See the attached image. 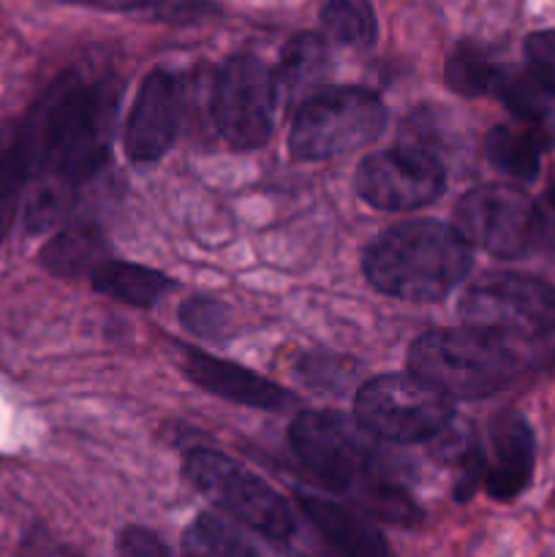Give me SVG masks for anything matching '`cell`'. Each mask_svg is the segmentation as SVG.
<instances>
[{"mask_svg": "<svg viewBox=\"0 0 555 557\" xmlns=\"http://www.w3.org/2000/svg\"><path fill=\"white\" fill-rule=\"evenodd\" d=\"M294 455L321 484L346 495L368 515L392 525L422 522V509L392 479L375 435L332 411H303L288 430Z\"/></svg>", "mask_w": 555, "mask_h": 557, "instance_id": "cell-1", "label": "cell"}, {"mask_svg": "<svg viewBox=\"0 0 555 557\" xmlns=\"http://www.w3.org/2000/svg\"><path fill=\"white\" fill-rule=\"evenodd\" d=\"M370 286L408 302H439L471 270V243L439 221H406L381 232L362 259Z\"/></svg>", "mask_w": 555, "mask_h": 557, "instance_id": "cell-2", "label": "cell"}, {"mask_svg": "<svg viewBox=\"0 0 555 557\" xmlns=\"http://www.w3.org/2000/svg\"><path fill=\"white\" fill-rule=\"evenodd\" d=\"M114 96L107 85H63L33 120L38 169L60 183L92 177L109 158Z\"/></svg>", "mask_w": 555, "mask_h": 557, "instance_id": "cell-3", "label": "cell"}, {"mask_svg": "<svg viewBox=\"0 0 555 557\" xmlns=\"http://www.w3.org/2000/svg\"><path fill=\"white\" fill-rule=\"evenodd\" d=\"M411 373L433 384L446 397L482 400L506 389L520 373V359L509 341L490 332L430 330L408 351Z\"/></svg>", "mask_w": 555, "mask_h": 557, "instance_id": "cell-4", "label": "cell"}, {"mask_svg": "<svg viewBox=\"0 0 555 557\" xmlns=\"http://www.w3.org/2000/svg\"><path fill=\"white\" fill-rule=\"evenodd\" d=\"M455 221L468 243L498 259H528L555 250V218L526 190L509 185L468 190L457 201Z\"/></svg>", "mask_w": 555, "mask_h": 557, "instance_id": "cell-5", "label": "cell"}, {"mask_svg": "<svg viewBox=\"0 0 555 557\" xmlns=\"http://www.w3.org/2000/svg\"><path fill=\"white\" fill-rule=\"evenodd\" d=\"M386 125L384 103L365 87H326L299 107L288 134L297 161H326L379 139Z\"/></svg>", "mask_w": 555, "mask_h": 557, "instance_id": "cell-6", "label": "cell"}, {"mask_svg": "<svg viewBox=\"0 0 555 557\" xmlns=\"http://www.w3.org/2000/svg\"><path fill=\"white\" fill-rule=\"evenodd\" d=\"M183 471L199 493H205L218 509L259 533L272 544L292 542L297 522L294 511L261 476L250 473L232 457L210 449H194L185 455Z\"/></svg>", "mask_w": 555, "mask_h": 557, "instance_id": "cell-7", "label": "cell"}, {"mask_svg": "<svg viewBox=\"0 0 555 557\" xmlns=\"http://www.w3.org/2000/svg\"><path fill=\"white\" fill-rule=\"evenodd\" d=\"M357 422L370 435L392 444H422L444 433L455 417L452 397L417 373H390L359 386Z\"/></svg>", "mask_w": 555, "mask_h": 557, "instance_id": "cell-8", "label": "cell"}, {"mask_svg": "<svg viewBox=\"0 0 555 557\" xmlns=\"http://www.w3.org/2000/svg\"><path fill=\"white\" fill-rule=\"evenodd\" d=\"M466 326L504 341H539L555 332V286L533 275L490 272L460 299Z\"/></svg>", "mask_w": 555, "mask_h": 557, "instance_id": "cell-9", "label": "cell"}, {"mask_svg": "<svg viewBox=\"0 0 555 557\" xmlns=\"http://www.w3.org/2000/svg\"><path fill=\"white\" fill-rule=\"evenodd\" d=\"M278 82L270 65L254 54L223 60L212 85V117L223 139L237 150L261 147L272 134Z\"/></svg>", "mask_w": 555, "mask_h": 557, "instance_id": "cell-10", "label": "cell"}, {"mask_svg": "<svg viewBox=\"0 0 555 557\" xmlns=\"http://www.w3.org/2000/svg\"><path fill=\"white\" fill-rule=\"evenodd\" d=\"M354 183L368 205L379 210L408 212L444 194L446 169L433 150L411 141L365 158Z\"/></svg>", "mask_w": 555, "mask_h": 557, "instance_id": "cell-11", "label": "cell"}, {"mask_svg": "<svg viewBox=\"0 0 555 557\" xmlns=\"http://www.w3.org/2000/svg\"><path fill=\"white\" fill-rule=\"evenodd\" d=\"M180 117H183V96L177 79L169 71H150L141 79L125 120L123 145L131 161L147 163L166 156L177 139Z\"/></svg>", "mask_w": 555, "mask_h": 557, "instance_id": "cell-12", "label": "cell"}, {"mask_svg": "<svg viewBox=\"0 0 555 557\" xmlns=\"http://www.w3.org/2000/svg\"><path fill=\"white\" fill-rule=\"evenodd\" d=\"M490 460L484 471V490L493 500L509 504L520 498L536 468V438L517 411L495 413L490 422Z\"/></svg>", "mask_w": 555, "mask_h": 557, "instance_id": "cell-13", "label": "cell"}, {"mask_svg": "<svg viewBox=\"0 0 555 557\" xmlns=\"http://www.w3.org/2000/svg\"><path fill=\"white\" fill-rule=\"evenodd\" d=\"M183 370L201 389L212 392L223 400L239 403V406L261 408V411H283V408L297 403L292 392L272 384L264 375L239 368V364L223 362V359L210 357L205 351H185Z\"/></svg>", "mask_w": 555, "mask_h": 557, "instance_id": "cell-14", "label": "cell"}, {"mask_svg": "<svg viewBox=\"0 0 555 557\" xmlns=\"http://www.w3.org/2000/svg\"><path fill=\"white\" fill-rule=\"evenodd\" d=\"M297 504L321 542L337 557H395L379 528L370 525L348 506L310 493H299Z\"/></svg>", "mask_w": 555, "mask_h": 557, "instance_id": "cell-15", "label": "cell"}, {"mask_svg": "<svg viewBox=\"0 0 555 557\" xmlns=\"http://www.w3.org/2000/svg\"><path fill=\"white\" fill-rule=\"evenodd\" d=\"M103 261H107V239L87 223L63 228L41 250V264L60 277L92 275Z\"/></svg>", "mask_w": 555, "mask_h": 557, "instance_id": "cell-16", "label": "cell"}, {"mask_svg": "<svg viewBox=\"0 0 555 557\" xmlns=\"http://www.w3.org/2000/svg\"><path fill=\"white\" fill-rule=\"evenodd\" d=\"M90 277L98 294H107V297L134 305V308H150L174 288V283L161 272L114 259L103 261Z\"/></svg>", "mask_w": 555, "mask_h": 557, "instance_id": "cell-17", "label": "cell"}, {"mask_svg": "<svg viewBox=\"0 0 555 557\" xmlns=\"http://www.w3.org/2000/svg\"><path fill=\"white\" fill-rule=\"evenodd\" d=\"M531 128H509V125H495L484 136V158L490 166L498 172L509 174V177L531 183L539 177V166H542V147L544 139L539 131Z\"/></svg>", "mask_w": 555, "mask_h": 557, "instance_id": "cell-18", "label": "cell"}, {"mask_svg": "<svg viewBox=\"0 0 555 557\" xmlns=\"http://www.w3.org/2000/svg\"><path fill=\"white\" fill-rule=\"evenodd\" d=\"M501 69L488 58L477 44H460L446 60V85L466 98L488 96L493 92Z\"/></svg>", "mask_w": 555, "mask_h": 557, "instance_id": "cell-19", "label": "cell"}, {"mask_svg": "<svg viewBox=\"0 0 555 557\" xmlns=\"http://www.w3.org/2000/svg\"><path fill=\"white\" fill-rule=\"evenodd\" d=\"M321 25L335 41L348 47H368L379 33L375 11L368 0H326L321 9Z\"/></svg>", "mask_w": 555, "mask_h": 557, "instance_id": "cell-20", "label": "cell"}, {"mask_svg": "<svg viewBox=\"0 0 555 557\" xmlns=\"http://www.w3.org/2000/svg\"><path fill=\"white\" fill-rule=\"evenodd\" d=\"M493 96L501 98L506 109L515 114L517 120L528 125H539L547 117V90L536 82L531 71H506L501 69L498 79H495Z\"/></svg>", "mask_w": 555, "mask_h": 557, "instance_id": "cell-21", "label": "cell"}, {"mask_svg": "<svg viewBox=\"0 0 555 557\" xmlns=\"http://www.w3.org/2000/svg\"><path fill=\"white\" fill-rule=\"evenodd\" d=\"M183 547L205 557H259L239 533H234L226 522L212 515L196 517L194 525L185 531Z\"/></svg>", "mask_w": 555, "mask_h": 557, "instance_id": "cell-22", "label": "cell"}, {"mask_svg": "<svg viewBox=\"0 0 555 557\" xmlns=\"http://www.w3.org/2000/svg\"><path fill=\"white\" fill-rule=\"evenodd\" d=\"M326 65H330V52H326L324 38L316 33H303V36H294L283 49L281 74L283 82L297 87L316 79Z\"/></svg>", "mask_w": 555, "mask_h": 557, "instance_id": "cell-23", "label": "cell"}, {"mask_svg": "<svg viewBox=\"0 0 555 557\" xmlns=\"http://www.w3.org/2000/svg\"><path fill=\"white\" fill-rule=\"evenodd\" d=\"M180 321L185 330L205 341H221L229 332V310L218 299L194 297L180 308Z\"/></svg>", "mask_w": 555, "mask_h": 557, "instance_id": "cell-24", "label": "cell"}, {"mask_svg": "<svg viewBox=\"0 0 555 557\" xmlns=\"http://www.w3.org/2000/svg\"><path fill=\"white\" fill-rule=\"evenodd\" d=\"M528 71L536 76L539 85L555 96V30H539L526 38Z\"/></svg>", "mask_w": 555, "mask_h": 557, "instance_id": "cell-25", "label": "cell"}, {"mask_svg": "<svg viewBox=\"0 0 555 557\" xmlns=\"http://www.w3.org/2000/svg\"><path fill=\"white\" fill-rule=\"evenodd\" d=\"M65 196H69V183L54 180L52 185H44L36 196H33L30 207H27V228L30 232H41V228L52 226L65 210Z\"/></svg>", "mask_w": 555, "mask_h": 557, "instance_id": "cell-26", "label": "cell"}, {"mask_svg": "<svg viewBox=\"0 0 555 557\" xmlns=\"http://www.w3.org/2000/svg\"><path fill=\"white\" fill-rule=\"evenodd\" d=\"M299 373H303L305 384H310L313 389L343 392L346 389L348 375H351V368H346L341 359L313 357V359H305V362L299 364Z\"/></svg>", "mask_w": 555, "mask_h": 557, "instance_id": "cell-27", "label": "cell"}, {"mask_svg": "<svg viewBox=\"0 0 555 557\" xmlns=\"http://www.w3.org/2000/svg\"><path fill=\"white\" fill-rule=\"evenodd\" d=\"M118 557H174L166 544L147 528H123L118 536Z\"/></svg>", "mask_w": 555, "mask_h": 557, "instance_id": "cell-28", "label": "cell"}, {"mask_svg": "<svg viewBox=\"0 0 555 557\" xmlns=\"http://www.w3.org/2000/svg\"><path fill=\"white\" fill-rule=\"evenodd\" d=\"M183 555H185V557H205V555L194 553V549H185V547H183Z\"/></svg>", "mask_w": 555, "mask_h": 557, "instance_id": "cell-29", "label": "cell"}, {"mask_svg": "<svg viewBox=\"0 0 555 557\" xmlns=\"http://www.w3.org/2000/svg\"><path fill=\"white\" fill-rule=\"evenodd\" d=\"M547 199H550V205H553V207H555V183H553V188H550Z\"/></svg>", "mask_w": 555, "mask_h": 557, "instance_id": "cell-30", "label": "cell"}, {"mask_svg": "<svg viewBox=\"0 0 555 557\" xmlns=\"http://www.w3.org/2000/svg\"><path fill=\"white\" fill-rule=\"evenodd\" d=\"M550 506H553V509H555V493H553V498H550Z\"/></svg>", "mask_w": 555, "mask_h": 557, "instance_id": "cell-31", "label": "cell"}, {"mask_svg": "<svg viewBox=\"0 0 555 557\" xmlns=\"http://www.w3.org/2000/svg\"><path fill=\"white\" fill-rule=\"evenodd\" d=\"M0 243H3V226H0Z\"/></svg>", "mask_w": 555, "mask_h": 557, "instance_id": "cell-32", "label": "cell"}]
</instances>
